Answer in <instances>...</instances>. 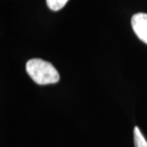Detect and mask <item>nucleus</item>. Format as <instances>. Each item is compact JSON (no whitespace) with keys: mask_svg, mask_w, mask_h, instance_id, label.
I'll use <instances>...</instances> for the list:
<instances>
[{"mask_svg":"<svg viewBox=\"0 0 147 147\" xmlns=\"http://www.w3.org/2000/svg\"><path fill=\"white\" fill-rule=\"evenodd\" d=\"M26 69L30 77L39 85L56 84L60 79L57 69L51 63L39 58L28 61Z\"/></svg>","mask_w":147,"mask_h":147,"instance_id":"obj_1","label":"nucleus"},{"mask_svg":"<svg viewBox=\"0 0 147 147\" xmlns=\"http://www.w3.org/2000/svg\"><path fill=\"white\" fill-rule=\"evenodd\" d=\"M134 135V144L135 147H147V142L142 135V131L138 127H135L133 130Z\"/></svg>","mask_w":147,"mask_h":147,"instance_id":"obj_3","label":"nucleus"},{"mask_svg":"<svg viewBox=\"0 0 147 147\" xmlns=\"http://www.w3.org/2000/svg\"><path fill=\"white\" fill-rule=\"evenodd\" d=\"M131 27L138 38L147 44V14L139 12L131 17Z\"/></svg>","mask_w":147,"mask_h":147,"instance_id":"obj_2","label":"nucleus"},{"mask_svg":"<svg viewBox=\"0 0 147 147\" xmlns=\"http://www.w3.org/2000/svg\"><path fill=\"white\" fill-rule=\"evenodd\" d=\"M69 0H46L47 7L53 11H59L65 7Z\"/></svg>","mask_w":147,"mask_h":147,"instance_id":"obj_4","label":"nucleus"}]
</instances>
